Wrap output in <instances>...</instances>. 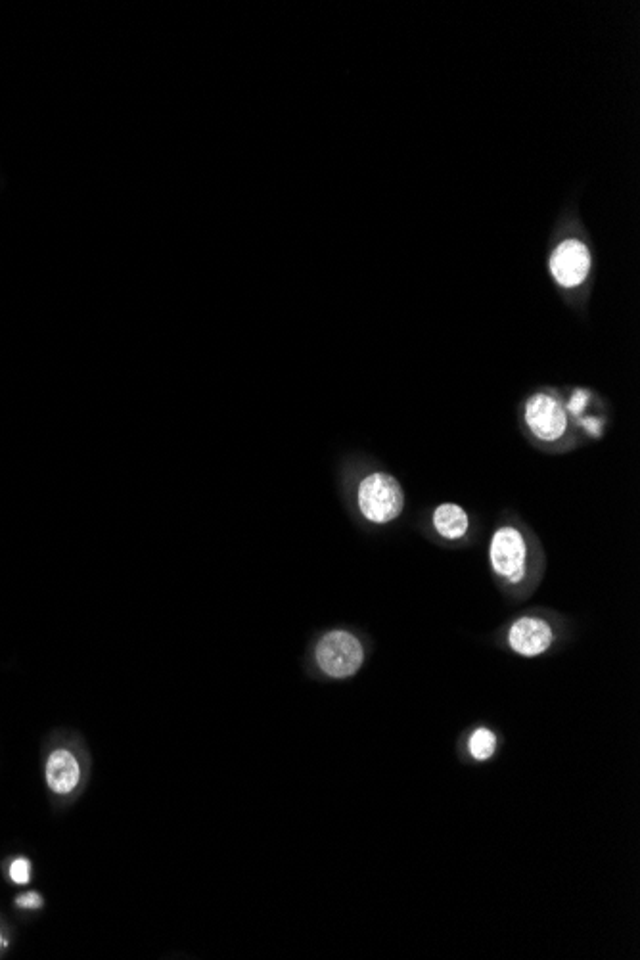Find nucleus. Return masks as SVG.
I'll return each mask as SVG.
<instances>
[{"label":"nucleus","mask_w":640,"mask_h":960,"mask_svg":"<svg viewBox=\"0 0 640 960\" xmlns=\"http://www.w3.org/2000/svg\"><path fill=\"white\" fill-rule=\"evenodd\" d=\"M2 941H4V939H2V934H0V949H2Z\"/></svg>","instance_id":"f8f14e48"},{"label":"nucleus","mask_w":640,"mask_h":960,"mask_svg":"<svg viewBox=\"0 0 640 960\" xmlns=\"http://www.w3.org/2000/svg\"><path fill=\"white\" fill-rule=\"evenodd\" d=\"M357 508L372 526H389L405 510V491L401 481L386 470H374L359 481Z\"/></svg>","instance_id":"f03ea898"},{"label":"nucleus","mask_w":640,"mask_h":960,"mask_svg":"<svg viewBox=\"0 0 640 960\" xmlns=\"http://www.w3.org/2000/svg\"><path fill=\"white\" fill-rule=\"evenodd\" d=\"M432 527L443 541L457 543L470 533V514L455 503H441L432 510Z\"/></svg>","instance_id":"6e6552de"},{"label":"nucleus","mask_w":640,"mask_h":960,"mask_svg":"<svg viewBox=\"0 0 640 960\" xmlns=\"http://www.w3.org/2000/svg\"><path fill=\"white\" fill-rule=\"evenodd\" d=\"M468 752L476 761H489L497 752V734L487 727L476 729L468 738Z\"/></svg>","instance_id":"1a4fd4ad"},{"label":"nucleus","mask_w":640,"mask_h":960,"mask_svg":"<svg viewBox=\"0 0 640 960\" xmlns=\"http://www.w3.org/2000/svg\"><path fill=\"white\" fill-rule=\"evenodd\" d=\"M45 778L48 788L58 796L71 794L81 782V765L73 752L58 748L48 755L45 765Z\"/></svg>","instance_id":"0eeeda50"},{"label":"nucleus","mask_w":640,"mask_h":960,"mask_svg":"<svg viewBox=\"0 0 640 960\" xmlns=\"http://www.w3.org/2000/svg\"><path fill=\"white\" fill-rule=\"evenodd\" d=\"M591 271V253L579 240L562 242L550 259V275L562 288H577Z\"/></svg>","instance_id":"423d86ee"},{"label":"nucleus","mask_w":640,"mask_h":960,"mask_svg":"<svg viewBox=\"0 0 640 960\" xmlns=\"http://www.w3.org/2000/svg\"><path fill=\"white\" fill-rule=\"evenodd\" d=\"M365 644L349 631H330L317 642L315 660L330 679H349L365 663Z\"/></svg>","instance_id":"20e7f679"},{"label":"nucleus","mask_w":640,"mask_h":960,"mask_svg":"<svg viewBox=\"0 0 640 960\" xmlns=\"http://www.w3.org/2000/svg\"><path fill=\"white\" fill-rule=\"evenodd\" d=\"M556 640V631L549 619L541 616H520L506 629L508 648L522 658H537L547 654Z\"/></svg>","instance_id":"39448f33"},{"label":"nucleus","mask_w":640,"mask_h":960,"mask_svg":"<svg viewBox=\"0 0 640 960\" xmlns=\"http://www.w3.org/2000/svg\"><path fill=\"white\" fill-rule=\"evenodd\" d=\"M16 905L22 907V909H41L43 907V897L39 893H23L18 899H16Z\"/></svg>","instance_id":"9b49d317"},{"label":"nucleus","mask_w":640,"mask_h":960,"mask_svg":"<svg viewBox=\"0 0 640 960\" xmlns=\"http://www.w3.org/2000/svg\"><path fill=\"white\" fill-rule=\"evenodd\" d=\"M10 878L14 884H27L29 878H31V863L27 859H16L12 865H10Z\"/></svg>","instance_id":"9d476101"},{"label":"nucleus","mask_w":640,"mask_h":960,"mask_svg":"<svg viewBox=\"0 0 640 960\" xmlns=\"http://www.w3.org/2000/svg\"><path fill=\"white\" fill-rule=\"evenodd\" d=\"M524 424L531 437L545 447H556L570 437V416L562 401L549 391L533 393L524 407Z\"/></svg>","instance_id":"7ed1b4c3"},{"label":"nucleus","mask_w":640,"mask_h":960,"mask_svg":"<svg viewBox=\"0 0 640 960\" xmlns=\"http://www.w3.org/2000/svg\"><path fill=\"white\" fill-rule=\"evenodd\" d=\"M489 568L506 591L529 595L541 577L543 552L526 526L506 522L489 539Z\"/></svg>","instance_id":"f257e3e1"}]
</instances>
